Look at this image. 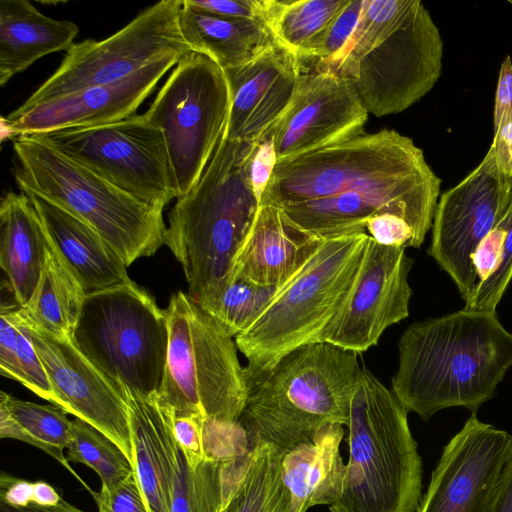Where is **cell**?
Listing matches in <instances>:
<instances>
[{"instance_id":"1","label":"cell","mask_w":512,"mask_h":512,"mask_svg":"<svg viewBox=\"0 0 512 512\" xmlns=\"http://www.w3.org/2000/svg\"><path fill=\"white\" fill-rule=\"evenodd\" d=\"M441 179L422 149L392 129L277 162L261 202L312 236L366 231L370 218L406 220L423 243L432 228Z\"/></svg>"},{"instance_id":"2","label":"cell","mask_w":512,"mask_h":512,"mask_svg":"<svg viewBox=\"0 0 512 512\" xmlns=\"http://www.w3.org/2000/svg\"><path fill=\"white\" fill-rule=\"evenodd\" d=\"M391 391L409 413L472 412L490 400L512 367V332L496 311L463 308L408 326L398 343Z\"/></svg>"},{"instance_id":"3","label":"cell","mask_w":512,"mask_h":512,"mask_svg":"<svg viewBox=\"0 0 512 512\" xmlns=\"http://www.w3.org/2000/svg\"><path fill=\"white\" fill-rule=\"evenodd\" d=\"M258 143L223 134L197 184L176 199L168 215L165 244L182 266L187 294L203 309L228 285L234 258L258 213L250 181Z\"/></svg>"},{"instance_id":"4","label":"cell","mask_w":512,"mask_h":512,"mask_svg":"<svg viewBox=\"0 0 512 512\" xmlns=\"http://www.w3.org/2000/svg\"><path fill=\"white\" fill-rule=\"evenodd\" d=\"M361 366L358 353L327 342L299 347L269 370L249 375L238 420L251 449L270 444L283 454L311 442L329 425H346Z\"/></svg>"},{"instance_id":"5","label":"cell","mask_w":512,"mask_h":512,"mask_svg":"<svg viewBox=\"0 0 512 512\" xmlns=\"http://www.w3.org/2000/svg\"><path fill=\"white\" fill-rule=\"evenodd\" d=\"M399 400L361 367L349 420L343 490L329 512H417L422 459Z\"/></svg>"},{"instance_id":"6","label":"cell","mask_w":512,"mask_h":512,"mask_svg":"<svg viewBox=\"0 0 512 512\" xmlns=\"http://www.w3.org/2000/svg\"><path fill=\"white\" fill-rule=\"evenodd\" d=\"M14 179L94 229L129 267L165 244L163 209L142 202L69 158L40 135L13 139Z\"/></svg>"},{"instance_id":"7","label":"cell","mask_w":512,"mask_h":512,"mask_svg":"<svg viewBox=\"0 0 512 512\" xmlns=\"http://www.w3.org/2000/svg\"><path fill=\"white\" fill-rule=\"evenodd\" d=\"M369 237L365 231L322 237L255 322L234 338L248 360L249 375L269 370L299 347L321 342L351 288Z\"/></svg>"},{"instance_id":"8","label":"cell","mask_w":512,"mask_h":512,"mask_svg":"<svg viewBox=\"0 0 512 512\" xmlns=\"http://www.w3.org/2000/svg\"><path fill=\"white\" fill-rule=\"evenodd\" d=\"M169 342L158 395L174 415L238 422L249 390L235 340L187 293L170 298Z\"/></svg>"},{"instance_id":"9","label":"cell","mask_w":512,"mask_h":512,"mask_svg":"<svg viewBox=\"0 0 512 512\" xmlns=\"http://www.w3.org/2000/svg\"><path fill=\"white\" fill-rule=\"evenodd\" d=\"M72 340L123 393V388L144 396L159 392L169 342L167 314L134 281L88 294Z\"/></svg>"},{"instance_id":"10","label":"cell","mask_w":512,"mask_h":512,"mask_svg":"<svg viewBox=\"0 0 512 512\" xmlns=\"http://www.w3.org/2000/svg\"><path fill=\"white\" fill-rule=\"evenodd\" d=\"M230 108L225 71L207 55L190 51L178 61L144 113L163 132L177 198L202 176L225 132Z\"/></svg>"},{"instance_id":"11","label":"cell","mask_w":512,"mask_h":512,"mask_svg":"<svg viewBox=\"0 0 512 512\" xmlns=\"http://www.w3.org/2000/svg\"><path fill=\"white\" fill-rule=\"evenodd\" d=\"M442 58L440 31L422 2L413 0L392 33L332 72L352 82L368 113L382 117L424 97L441 76Z\"/></svg>"},{"instance_id":"12","label":"cell","mask_w":512,"mask_h":512,"mask_svg":"<svg viewBox=\"0 0 512 512\" xmlns=\"http://www.w3.org/2000/svg\"><path fill=\"white\" fill-rule=\"evenodd\" d=\"M181 5L182 0H162L106 39L74 43L57 70L18 108L114 83L164 57L192 51L179 27Z\"/></svg>"},{"instance_id":"13","label":"cell","mask_w":512,"mask_h":512,"mask_svg":"<svg viewBox=\"0 0 512 512\" xmlns=\"http://www.w3.org/2000/svg\"><path fill=\"white\" fill-rule=\"evenodd\" d=\"M60 152L136 199L164 209L177 188L163 132L144 114L41 134Z\"/></svg>"},{"instance_id":"14","label":"cell","mask_w":512,"mask_h":512,"mask_svg":"<svg viewBox=\"0 0 512 512\" xmlns=\"http://www.w3.org/2000/svg\"><path fill=\"white\" fill-rule=\"evenodd\" d=\"M511 199L512 184L499 171L490 149L471 173L440 196L427 252L453 280L465 305L477 287L473 254Z\"/></svg>"},{"instance_id":"15","label":"cell","mask_w":512,"mask_h":512,"mask_svg":"<svg viewBox=\"0 0 512 512\" xmlns=\"http://www.w3.org/2000/svg\"><path fill=\"white\" fill-rule=\"evenodd\" d=\"M405 249L369 237L351 288L323 331L322 342L359 354L376 345L388 327L408 317L413 260Z\"/></svg>"},{"instance_id":"16","label":"cell","mask_w":512,"mask_h":512,"mask_svg":"<svg viewBox=\"0 0 512 512\" xmlns=\"http://www.w3.org/2000/svg\"><path fill=\"white\" fill-rule=\"evenodd\" d=\"M512 435L472 412L444 446L417 512H490Z\"/></svg>"},{"instance_id":"17","label":"cell","mask_w":512,"mask_h":512,"mask_svg":"<svg viewBox=\"0 0 512 512\" xmlns=\"http://www.w3.org/2000/svg\"><path fill=\"white\" fill-rule=\"evenodd\" d=\"M20 315L57 396V406L101 431L133 466L125 394L81 353L72 338L53 335Z\"/></svg>"},{"instance_id":"18","label":"cell","mask_w":512,"mask_h":512,"mask_svg":"<svg viewBox=\"0 0 512 512\" xmlns=\"http://www.w3.org/2000/svg\"><path fill=\"white\" fill-rule=\"evenodd\" d=\"M368 114L349 79L302 71L288 109L265 137L273 139L279 162L363 134Z\"/></svg>"},{"instance_id":"19","label":"cell","mask_w":512,"mask_h":512,"mask_svg":"<svg viewBox=\"0 0 512 512\" xmlns=\"http://www.w3.org/2000/svg\"><path fill=\"white\" fill-rule=\"evenodd\" d=\"M183 56H167L133 75L105 85L85 87L2 118L11 138L100 126L134 114L159 80Z\"/></svg>"},{"instance_id":"20","label":"cell","mask_w":512,"mask_h":512,"mask_svg":"<svg viewBox=\"0 0 512 512\" xmlns=\"http://www.w3.org/2000/svg\"><path fill=\"white\" fill-rule=\"evenodd\" d=\"M302 66L294 53L275 43L250 62L224 70L231 91L225 137L260 142L288 109Z\"/></svg>"},{"instance_id":"21","label":"cell","mask_w":512,"mask_h":512,"mask_svg":"<svg viewBox=\"0 0 512 512\" xmlns=\"http://www.w3.org/2000/svg\"><path fill=\"white\" fill-rule=\"evenodd\" d=\"M321 239L290 225L276 206L260 202L255 221L234 258L228 284L282 285L306 263Z\"/></svg>"},{"instance_id":"22","label":"cell","mask_w":512,"mask_h":512,"mask_svg":"<svg viewBox=\"0 0 512 512\" xmlns=\"http://www.w3.org/2000/svg\"><path fill=\"white\" fill-rule=\"evenodd\" d=\"M36 208L48 239L86 294L132 281L127 265L94 229L61 207L25 193Z\"/></svg>"},{"instance_id":"23","label":"cell","mask_w":512,"mask_h":512,"mask_svg":"<svg viewBox=\"0 0 512 512\" xmlns=\"http://www.w3.org/2000/svg\"><path fill=\"white\" fill-rule=\"evenodd\" d=\"M342 425H329L311 442L283 454L281 477L290 495V512H307L337 502L343 490L346 464L340 455Z\"/></svg>"},{"instance_id":"24","label":"cell","mask_w":512,"mask_h":512,"mask_svg":"<svg viewBox=\"0 0 512 512\" xmlns=\"http://www.w3.org/2000/svg\"><path fill=\"white\" fill-rule=\"evenodd\" d=\"M48 248V236L30 198L23 192L6 193L0 205V266L20 307L38 284Z\"/></svg>"},{"instance_id":"25","label":"cell","mask_w":512,"mask_h":512,"mask_svg":"<svg viewBox=\"0 0 512 512\" xmlns=\"http://www.w3.org/2000/svg\"><path fill=\"white\" fill-rule=\"evenodd\" d=\"M133 445V470L149 512H171L166 434L173 410L158 393L147 396L123 388Z\"/></svg>"},{"instance_id":"26","label":"cell","mask_w":512,"mask_h":512,"mask_svg":"<svg viewBox=\"0 0 512 512\" xmlns=\"http://www.w3.org/2000/svg\"><path fill=\"white\" fill-rule=\"evenodd\" d=\"M78 33L74 22L50 18L27 0H1L0 85L43 56L67 52Z\"/></svg>"},{"instance_id":"27","label":"cell","mask_w":512,"mask_h":512,"mask_svg":"<svg viewBox=\"0 0 512 512\" xmlns=\"http://www.w3.org/2000/svg\"><path fill=\"white\" fill-rule=\"evenodd\" d=\"M179 27L192 51L207 55L223 70L244 65L277 43L260 20L223 17L182 0Z\"/></svg>"},{"instance_id":"28","label":"cell","mask_w":512,"mask_h":512,"mask_svg":"<svg viewBox=\"0 0 512 512\" xmlns=\"http://www.w3.org/2000/svg\"><path fill=\"white\" fill-rule=\"evenodd\" d=\"M49 240V239H48ZM86 292L49 241L38 284L20 312L28 321L59 337L72 338Z\"/></svg>"},{"instance_id":"29","label":"cell","mask_w":512,"mask_h":512,"mask_svg":"<svg viewBox=\"0 0 512 512\" xmlns=\"http://www.w3.org/2000/svg\"><path fill=\"white\" fill-rule=\"evenodd\" d=\"M350 0H262L261 20L275 41L301 61L314 59L335 19Z\"/></svg>"},{"instance_id":"30","label":"cell","mask_w":512,"mask_h":512,"mask_svg":"<svg viewBox=\"0 0 512 512\" xmlns=\"http://www.w3.org/2000/svg\"><path fill=\"white\" fill-rule=\"evenodd\" d=\"M166 449L171 512H222L229 498L226 462L205 458L200 466L193 470L174 437L173 418L166 434Z\"/></svg>"},{"instance_id":"31","label":"cell","mask_w":512,"mask_h":512,"mask_svg":"<svg viewBox=\"0 0 512 512\" xmlns=\"http://www.w3.org/2000/svg\"><path fill=\"white\" fill-rule=\"evenodd\" d=\"M282 456L270 444L254 446L222 512H290V495L281 477Z\"/></svg>"},{"instance_id":"32","label":"cell","mask_w":512,"mask_h":512,"mask_svg":"<svg viewBox=\"0 0 512 512\" xmlns=\"http://www.w3.org/2000/svg\"><path fill=\"white\" fill-rule=\"evenodd\" d=\"M0 404H3L13 419L28 433L34 446L43 450L70 473H72L91 493L92 490L81 480L70 466L63 450L73 438V421L66 412L56 405H41L10 396L2 391Z\"/></svg>"},{"instance_id":"33","label":"cell","mask_w":512,"mask_h":512,"mask_svg":"<svg viewBox=\"0 0 512 512\" xmlns=\"http://www.w3.org/2000/svg\"><path fill=\"white\" fill-rule=\"evenodd\" d=\"M67 460L92 468L100 477L102 489L111 491L129 478L134 470L119 447L86 421L73 420V438L67 446Z\"/></svg>"},{"instance_id":"34","label":"cell","mask_w":512,"mask_h":512,"mask_svg":"<svg viewBox=\"0 0 512 512\" xmlns=\"http://www.w3.org/2000/svg\"><path fill=\"white\" fill-rule=\"evenodd\" d=\"M287 282L279 286H259L242 281L231 282L204 310L229 336L235 338L255 322Z\"/></svg>"},{"instance_id":"35","label":"cell","mask_w":512,"mask_h":512,"mask_svg":"<svg viewBox=\"0 0 512 512\" xmlns=\"http://www.w3.org/2000/svg\"><path fill=\"white\" fill-rule=\"evenodd\" d=\"M19 307L17 309L16 381L20 382L39 397L57 406V396L52 388L41 359L29 337L20 315Z\"/></svg>"},{"instance_id":"36","label":"cell","mask_w":512,"mask_h":512,"mask_svg":"<svg viewBox=\"0 0 512 512\" xmlns=\"http://www.w3.org/2000/svg\"><path fill=\"white\" fill-rule=\"evenodd\" d=\"M205 458L227 462L248 455L249 438L239 422L205 419L203 428Z\"/></svg>"},{"instance_id":"37","label":"cell","mask_w":512,"mask_h":512,"mask_svg":"<svg viewBox=\"0 0 512 512\" xmlns=\"http://www.w3.org/2000/svg\"><path fill=\"white\" fill-rule=\"evenodd\" d=\"M509 226L495 271L477 288L464 306L467 309L496 311V308L512 281V199L508 208Z\"/></svg>"},{"instance_id":"38","label":"cell","mask_w":512,"mask_h":512,"mask_svg":"<svg viewBox=\"0 0 512 512\" xmlns=\"http://www.w3.org/2000/svg\"><path fill=\"white\" fill-rule=\"evenodd\" d=\"M363 5L364 0H350L331 24L314 58L318 64L316 71L327 69L339 58L357 25Z\"/></svg>"},{"instance_id":"39","label":"cell","mask_w":512,"mask_h":512,"mask_svg":"<svg viewBox=\"0 0 512 512\" xmlns=\"http://www.w3.org/2000/svg\"><path fill=\"white\" fill-rule=\"evenodd\" d=\"M365 228L368 235L381 245L419 248L423 244L411 225L394 214L376 215L367 220Z\"/></svg>"},{"instance_id":"40","label":"cell","mask_w":512,"mask_h":512,"mask_svg":"<svg viewBox=\"0 0 512 512\" xmlns=\"http://www.w3.org/2000/svg\"><path fill=\"white\" fill-rule=\"evenodd\" d=\"M508 208L473 254L472 262L477 278V287L495 271L499 262L503 241L509 226Z\"/></svg>"},{"instance_id":"41","label":"cell","mask_w":512,"mask_h":512,"mask_svg":"<svg viewBox=\"0 0 512 512\" xmlns=\"http://www.w3.org/2000/svg\"><path fill=\"white\" fill-rule=\"evenodd\" d=\"M205 417L198 414L173 416L174 437L188 465L196 470L205 459L203 428Z\"/></svg>"},{"instance_id":"42","label":"cell","mask_w":512,"mask_h":512,"mask_svg":"<svg viewBox=\"0 0 512 512\" xmlns=\"http://www.w3.org/2000/svg\"><path fill=\"white\" fill-rule=\"evenodd\" d=\"M91 494L99 512H149L134 472L115 489Z\"/></svg>"},{"instance_id":"43","label":"cell","mask_w":512,"mask_h":512,"mask_svg":"<svg viewBox=\"0 0 512 512\" xmlns=\"http://www.w3.org/2000/svg\"><path fill=\"white\" fill-rule=\"evenodd\" d=\"M193 9L206 13L261 20L262 0H184Z\"/></svg>"},{"instance_id":"44","label":"cell","mask_w":512,"mask_h":512,"mask_svg":"<svg viewBox=\"0 0 512 512\" xmlns=\"http://www.w3.org/2000/svg\"><path fill=\"white\" fill-rule=\"evenodd\" d=\"M276 164L277 155L273 139L265 137L258 143L250 165L251 186L259 202L262 200Z\"/></svg>"},{"instance_id":"45","label":"cell","mask_w":512,"mask_h":512,"mask_svg":"<svg viewBox=\"0 0 512 512\" xmlns=\"http://www.w3.org/2000/svg\"><path fill=\"white\" fill-rule=\"evenodd\" d=\"M512 120V60L507 56L501 64L495 93L494 131Z\"/></svg>"},{"instance_id":"46","label":"cell","mask_w":512,"mask_h":512,"mask_svg":"<svg viewBox=\"0 0 512 512\" xmlns=\"http://www.w3.org/2000/svg\"><path fill=\"white\" fill-rule=\"evenodd\" d=\"M32 495V482L1 473L0 502L15 508H24L32 503Z\"/></svg>"},{"instance_id":"47","label":"cell","mask_w":512,"mask_h":512,"mask_svg":"<svg viewBox=\"0 0 512 512\" xmlns=\"http://www.w3.org/2000/svg\"><path fill=\"white\" fill-rule=\"evenodd\" d=\"M501 174L512 184V120L494 131L489 148Z\"/></svg>"},{"instance_id":"48","label":"cell","mask_w":512,"mask_h":512,"mask_svg":"<svg viewBox=\"0 0 512 512\" xmlns=\"http://www.w3.org/2000/svg\"><path fill=\"white\" fill-rule=\"evenodd\" d=\"M490 512H512V459L502 471Z\"/></svg>"},{"instance_id":"49","label":"cell","mask_w":512,"mask_h":512,"mask_svg":"<svg viewBox=\"0 0 512 512\" xmlns=\"http://www.w3.org/2000/svg\"><path fill=\"white\" fill-rule=\"evenodd\" d=\"M61 499L62 497L49 483L44 481H37L33 483L31 504L38 507L49 508L56 506Z\"/></svg>"},{"instance_id":"50","label":"cell","mask_w":512,"mask_h":512,"mask_svg":"<svg viewBox=\"0 0 512 512\" xmlns=\"http://www.w3.org/2000/svg\"><path fill=\"white\" fill-rule=\"evenodd\" d=\"M0 512H85L77 507L69 504L67 501H65L63 498L60 500V502L54 506L49 508L44 507H38L33 504H30L27 507L24 508H15L8 506L7 504L0 502Z\"/></svg>"},{"instance_id":"51","label":"cell","mask_w":512,"mask_h":512,"mask_svg":"<svg viewBox=\"0 0 512 512\" xmlns=\"http://www.w3.org/2000/svg\"><path fill=\"white\" fill-rule=\"evenodd\" d=\"M509 2L512 4V0H511V1H509Z\"/></svg>"}]
</instances>
